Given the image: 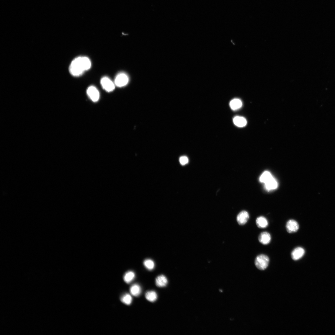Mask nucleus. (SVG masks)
<instances>
[{
    "instance_id": "f257e3e1",
    "label": "nucleus",
    "mask_w": 335,
    "mask_h": 335,
    "mask_svg": "<svg viewBox=\"0 0 335 335\" xmlns=\"http://www.w3.org/2000/svg\"><path fill=\"white\" fill-rule=\"evenodd\" d=\"M91 66V61L88 57H78L72 61L69 67V71L73 76H79L89 70Z\"/></svg>"
},
{
    "instance_id": "f03ea898",
    "label": "nucleus",
    "mask_w": 335,
    "mask_h": 335,
    "mask_svg": "<svg viewBox=\"0 0 335 335\" xmlns=\"http://www.w3.org/2000/svg\"><path fill=\"white\" fill-rule=\"evenodd\" d=\"M269 258L267 255L264 254H260L256 258L254 263L257 269L261 270H264L267 269L269 263Z\"/></svg>"
},
{
    "instance_id": "7ed1b4c3",
    "label": "nucleus",
    "mask_w": 335,
    "mask_h": 335,
    "mask_svg": "<svg viewBox=\"0 0 335 335\" xmlns=\"http://www.w3.org/2000/svg\"><path fill=\"white\" fill-rule=\"evenodd\" d=\"M129 79L127 75L124 73H121L115 77V84L118 87H122L128 83Z\"/></svg>"
},
{
    "instance_id": "20e7f679",
    "label": "nucleus",
    "mask_w": 335,
    "mask_h": 335,
    "mask_svg": "<svg viewBox=\"0 0 335 335\" xmlns=\"http://www.w3.org/2000/svg\"><path fill=\"white\" fill-rule=\"evenodd\" d=\"M101 84L103 88L107 92H112L115 89V83L107 77H103L101 79Z\"/></svg>"
},
{
    "instance_id": "39448f33",
    "label": "nucleus",
    "mask_w": 335,
    "mask_h": 335,
    "mask_svg": "<svg viewBox=\"0 0 335 335\" xmlns=\"http://www.w3.org/2000/svg\"><path fill=\"white\" fill-rule=\"evenodd\" d=\"M87 93L90 99L94 102H97L99 99L100 94L98 90L94 86H90L87 89Z\"/></svg>"
},
{
    "instance_id": "423d86ee",
    "label": "nucleus",
    "mask_w": 335,
    "mask_h": 335,
    "mask_svg": "<svg viewBox=\"0 0 335 335\" xmlns=\"http://www.w3.org/2000/svg\"><path fill=\"white\" fill-rule=\"evenodd\" d=\"M286 228L289 233H294L297 232L299 229V225L296 220H290L286 223Z\"/></svg>"
},
{
    "instance_id": "0eeeda50",
    "label": "nucleus",
    "mask_w": 335,
    "mask_h": 335,
    "mask_svg": "<svg viewBox=\"0 0 335 335\" xmlns=\"http://www.w3.org/2000/svg\"><path fill=\"white\" fill-rule=\"evenodd\" d=\"M305 253L304 249L301 247L295 248L291 253V257L293 260L297 261L303 257Z\"/></svg>"
},
{
    "instance_id": "6e6552de",
    "label": "nucleus",
    "mask_w": 335,
    "mask_h": 335,
    "mask_svg": "<svg viewBox=\"0 0 335 335\" xmlns=\"http://www.w3.org/2000/svg\"><path fill=\"white\" fill-rule=\"evenodd\" d=\"M259 242L264 245H267L270 242L271 236L270 233L267 231L260 233L258 237Z\"/></svg>"
},
{
    "instance_id": "1a4fd4ad",
    "label": "nucleus",
    "mask_w": 335,
    "mask_h": 335,
    "mask_svg": "<svg viewBox=\"0 0 335 335\" xmlns=\"http://www.w3.org/2000/svg\"><path fill=\"white\" fill-rule=\"evenodd\" d=\"M249 218L248 213L246 211H243L239 213L237 217V221L238 224L241 225L246 224Z\"/></svg>"
},
{
    "instance_id": "9d476101",
    "label": "nucleus",
    "mask_w": 335,
    "mask_h": 335,
    "mask_svg": "<svg viewBox=\"0 0 335 335\" xmlns=\"http://www.w3.org/2000/svg\"><path fill=\"white\" fill-rule=\"evenodd\" d=\"M264 184L266 189L269 191L276 189L278 186L277 181L273 177L266 182Z\"/></svg>"
},
{
    "instance_id": "9b49d317",
    "label": "nucleus",
    "mask_w": 335,
    "mask_h": 335,
    "mask_svg": "<svg viewBox=\"0 0 335 335\" xmlns=\"http://www.w3.org/2000/svg\"><path fill=\"white\" fill-rule=\"evenodd\" d=\"M257 227L260 228H266L269 225L267 218L264 216H261L258 217L256 221Z\"/></svg>"
},
{
    "instance_id": "f8f14e48",
    "label": "nucleus",
    "mask_w": 335,
    "mask_h": 335,
    "mask_svg": "<svg viewBox=\"0 0 335 335\" xmlns=\"http://www.w3.org/2000/svg\"><path fill=\"white\" fill-rule=\"evenodd\" d=\"M156 283L157 287H166L168 283L166 277L163 275L158 276L156 280Z\"/></svg>"
},
{
    "instance_id": "ddd939ff",
    "label": "nucleus",
    "mask_w": 335,
    "mask_h": 335,
    "mask_svg": "<svg viewBox=\"0 0 335 335\" xmlns=\"http://www.w3.org/2000/svg\"><path fill=\"white\" fill-rule=\"evenodd\" d=\"M234 124L237 126L242 127L245 126L247 124L246 119L243 117L236 116L233 119Z\"/></svg>"
},
{
    "instance_id": "4468645a",
    "label": "nucleus",
    "mask_w": 335,
    "mask_h": 335,
    "mask_svg": "<svg viewBox=\"0 0 335 335\" xmlns=\"http://www.w3.org/2000/svg\"><path fill=\"white\" fill-rule=\"evenodd\" d=\"M229 105L231 109L235 111L241 108L242 106V103L240 99H235L231 101Z\"/></svg>"
},
{
    "instance_id": "2eb2a0df",
    "label": "nucleus",
    "mask_w": 335,
    "mask_h": 335,
    "mask_svg": "<svg viewBox=\"0 0 335 335\" xmlns=\"http://www.w3.org/2000/svg\"><path fill=\"white\" fill-rule=\"evenodd\" d=\"M141 288L138 284H135L132 285L130 289L131 294L135 297L138 296L141 293Z\"/></svg>"
},
{
    "instance_id": "dca6fc26",
    "label": "nucleus",
    "mask_w": 335,
    "mask_h": 335,
    "mask_svg": "<svg viewBox=\"0 0 335 335\" xmlns=\"http://www.w3.org/2000/svg\"><path fill=\"white\" fill-rule=\"evenodd\" d=\"M273 177L269 171H265L262 174L259 178L260 181L264 184L271 179Z\"/></svg>"
},
{
    "instance_id": "f3484780",
    "label": "nucleus",
    "mask_w": 335,
    "mask_h": 335,
    "mask_svg": "<svg viewBox=\"0 0 335 335\" xmlns=\"http://www.w3.org/2000/svg\"><path fill=\"white\" fill-rule=\"evenodd\" d=\"M145 297L148 301L153 302L157 300V295L154 291H148L145 294Z\"/></svg>"
},
{
    "instance_id": "a211bd4d",
    "label": "nucleus",
    "mask_w": 335,
    "mask_h": 335,
    "mask_svg": "<svg viewBox=\"0 0 335 335\" xmlns=\"http://www.w3.org/2000/svg\"><path fill=\"white\" fill-rule=\"evenodd\" d=\"M135 273L132 271H129L125 274L124 277V281L126 283L130 284L135 279Z\"/></svg>"
},
{
    "instance_id": "6ab92c4d",
    "label": "nucleus",
    "mask_w": 335,
    "mask_h": 335,
    "mask_svg": "<svg viewBox=\"0 0 335 335\" xmlns=\"http://www.w3.org/2000/svg\"><path fill=\"white\" fill-rule=\"evenodd\" d=\"M121 301L126 305H129L132 303V298L130 295L126 294L121 297Z\"/></svg>"
},
{
    "instance_id": "aec40b11",
    "label": "nucleus",
    "mask_w": 335,
    "mask_h": 335,
    "mask_svg": "<svg viewBox=\"0 0 335 335\" xmlns=\"http://www.w3.org/2000/svg\"><path fill=\"white\" fill-rule=\"evenodd\" d=\"M143 264L145 267L149 270H153L155 267L154 262L150 259L145 260Z\"/></svg>"
},
{
    "instance_id": "412c9836",
    "label": "nucleus",
    "mask_w": 335,
    "mask_h": 335,
    "mask_svg": "<svg viewBox=\"0 0 335 335\" xmlns=\"http://www.w3.org/2000/svg\"><path fill=\"white\" fill-rule=\"evenodd\" d=\"M179 161L182 165H185L189 161L188 158L186 156H182L180 158Z\"/></svg>"
}]
</instances>
